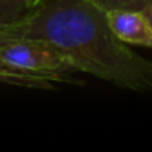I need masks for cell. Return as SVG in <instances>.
Segmentation results:
<instances>
[{"label": "cell", "instance_id": "cell-2", "mask_svg": "<svg viewBox=\"0 0 152 152\" xmlns=\"http://www.w3.org/2000/svg\"><path fill=\"white\" fill-rule=\"evenodd\" d=\"M0 57L54 82H66L74 69L51 44L33 38H0Z\"/></svg>", "mask_w": 152, "mask_h": 152}, {"label": "cell", "instance_id": "cell-5", "mask_svg": "<svg viewBox=\"0 0 152 152\" xmlns=\"http://www.w3.org/2000/svg\"><path fill=\"white\" fill-rule=\"evenodd\" d=\"M33 10L31 0H0V33L23 21Z\"/></svg>", "mask_w": 152, "mask_h": 152}, {"label": "cell", "instance_id": "cell-4", "mask_svg": "<svg viewBox=\"0 0 152 152\" xmlns=\"http://www.w3.org/2000/svg\"><path fill=\"white\" fill-rule=\"evenodd\" d=\"M0 82H8L21 87H33V88H54V80L38 75L30 70L20 69L2 57H0Z\"/></svg>", "mask_w": 152, "mask_h": 152}, {"label": "cell", "instance_id": "cell-1", "mask_svg": "<svg viewBox=\"0 0 152 152\" xmlns=\"http://www.w3.org/2000/svg\"><path fill=\"white\" fill-rule=\"evenodd\" d=\"M0 38H33L51 44L74 69L123 88L151 90L152 61L137 56L113 33L106 10L92 0H41Z\"/></svg>", "mask_w": 152, "mask_h": 152}, {"label": "cell", "instance_id": "cell-6", "mask_svg": "<svg viewBox=\"0 0 152 152\" xmlns=\"http://www.w3.org/2000/svg\"><path fill=\"white\" fill-rule=\"evenodd\" d=\"M93 4L102 7L103 10H116V8H124V10H139L144 12L152 5V0H92Z\"/></svg>", "mask_w": 152, "mask_h": 152}, {"label": "cell", "instance_id": "cell-7", "mask_svg": "<svg viewBox=\"0 0 152 152\" xmlns=\"http://www.w3.org/2000/svg\"><path fill=\"white\" fill-rule=\"evenodd\" d=\"M144 15H145V18H147L149 25H151V28H152V5H151L149 8H145V10H144Z\"/></svg>", "mask_w": 152, "mask_h": 152}, {"label": "cell", "instance_id": "cell-8", "mask_svg": "<svg viewBox=\"0 0 152 152\" xmlns=\"http://www.w3.org/2000/svg\"><path fill=\"white\" fill-rule=\"evenodd\" d=\"M39 2H41V0H31V5H33V7H36V5L39 4Z\"/></svg>", "mask_w": 152, "mask_h": 152}, {"label": "cell", "instance_id": "cell-3", "mask_svg": "<svg viewBox=\"0 0 152 152\" xmlns=\"http://www.w3.org/2000/svg\"><path fill=\"white\" fill-rule=\"evenodd\" d=\"M106 17L113 33L123 43L152 48V28L144 12L116 8L106 12Z\"/></svg>", "mask_w": 152, "mask_h": 152}]
</instances>
